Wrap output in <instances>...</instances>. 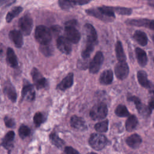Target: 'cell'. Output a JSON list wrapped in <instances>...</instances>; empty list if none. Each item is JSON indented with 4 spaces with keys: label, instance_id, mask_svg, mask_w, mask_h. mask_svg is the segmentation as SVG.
I'll use <instances>...</instances> for the list:
<instances>
[{
    "label": "cell",
    "instance_id": "obj_1",
    "mask_svg": "<svg viewBox=\"0 0 154 154\" xmlns=\"http://www.w3.org/2000/svg\"><path fill=\"white\" fill-rule=\"evenodd\" d=\"M34 37L40 45L50 43L52 39V34L49 28L43 25H38L35 28Z\"/></svg>",
    "mask_w": 154,
    "mask_h": 154
},
{
    "label": "cell",
    "instance_id": "obj_2",
    "mask_svg": "<svg viewBox=\"0 0 154 154\" xmlns=\"http://www.w3.org/2000/svg\"><path fill=\"white\" fill-rule=\"evenodd\" d=\"M90 146L96 150H100L105 148L109 143L106 137L100 134H92L88 140Z\"/></svg>",
    "mask_w": 154,
    "mask_h": 154
},
{
    "label": "cell",
    "instance_id": "obj_3",
    "mask_svg": "<svg viewBox=\"0 0 154 154\" xmlns=\"http://www.w3.org/2000/svg\"><path fill=\"white\" fill-rule=\"evenodd\" d=\"M108 114L107 106L104 103L94 105L90 111V116L93 120H101L106 117Z\"/></svg>",
    "mask_w": 154,
    "mask_h": 154
},
{
    "label": "cell",
    "instance_id": "obj_4",
    "mask_svg": "<svg viewBox=\"0 0 154 154\" xmlns=\"http://www.w3.org/2000/svg\"><path fill=\"white\" fill-rule=\"evenodd\" d=\"M33 26V22L30 16L26 14L22 16L19 20V26L20 32L25 35L30 34Z\"/></svg>",
    "mask_w": 154,
    "mask_h": 154
},
{
    "label": "cell",
    "instance_id": "obj_5",
    "mask_svg": "<svg viewBox=\"0 0 154 154\" xmlns=\"http://www.w3.org/2000/svg\"><path fill=\"white\" fill-rule=\"evenodd\" d=\"M31 74L34 84L37 89L45 88L48 85L46 79L42 76L37 69L34 67L31 70Z\"/></svg>",
    "mask_w": 154,
    "mask_h": 154
},
{
    "label": "cell",
    "instance_id": "obj_6",
    "mask_svg": "<svg viewBox=\"0 0 154 154\" xmlns=\"http://www.w3.org/2000/svg\"><path fill=\"white\" fill-rule=\"evenodd\" d=\"M103 61V55L101 51L96 53L93 60L90 63L89 71L91 73H96L99 72Z\"/></svg>",
    "mask_w": 154,
    "mask_h": 154
},
{
    "label": "cell",
    "instance_id": "obj_7",
    "mask_svg": "<svg viewBox=\"0 0 154 154\" xmlns=\"http://www.w3.org/2000/svg\"><path fill=\"white\" fill-rule=\"evenodd\" d=\"M114 72L116 77L121 80L125 79L129 75V69L128 64L125 61H119L115 66Z\"/></svg>",
    "mask_w": 154,
    "mask_h": 154
},
{
    "label": "cell",
    "instance_id": "obj_8",
    "mask_svg": "<svg viewBox=\"0 0 154 154\" xmlns=\"http://www.w3.org/2000/svg\"><path fill=\"white\" fill-rule=\"evenodd\" d=\"M128 100L131 101V102H133L136 106L137 109L138 110V112L143 116H149L152 111L150 110L148 106L143 104L141 100L137 96H130L129 97H128Z\"/></svg>",
    "mask_w": 154,
    "mask_h": 154
},
{
    "label": "cell",
    "instance_id": "obj_9",
    "mask_svg": "<svg viewBox=\"0 0 154 154\" xmlns=\"http://www.w3.org/2000/svg\"><path fill=\"white\" fill-rule=\"evenodd\" d=\"M65 37L71 43H78L81 39V34L75 26H65Z\"/></svg>",
    "mask_w": 154,
    "mask_h": 154
},
{
    "label": "cell",
    "instance_id": "obj_10",
    "mask_svg": "<svg viewBox=\"0 0 154 154\" xmlns=\"http://www.w3.org/2000/svg\"><path fill=\"white\" fill-rule=\"evenodd\" d=\"M57 46L60 52L67 55L72 51L71 42L64 36H59L57 38Z\"/></svg>",
    "mask_w": 154,
    "mask_h": 154
},
{
    "label": "cell",
    "instance_id": "obj_11",
    "mask_svg": "<svg viewBox=\"0 0 154 154\" xmlns=\"http://www.w3.org/2000/svg\"><path fill=\"white\" fill-rule=\"evenodd\" d=\"M84 29L86 35V42L96 45L97 43V35L94 26L90 23H86L84 26Z\"/></svg>",
    "mask_w": 154,
    "mask_h": 154
},
{
    "label": "cell",
    "instance_id": "obj_12",
    "mask_svg": "<svg viewBox=\"0 0 154 154\" xmlns=\"http://www.w3.org/2000/svg\"><path fill=\"white\" fill-rule=\"evenodd\" d=\"M85 13L88 15L94 17L99 20H101L105 22H112L113 20L112 18L107 17L105 15H104L102 13V12L100 10L99 7L91 8L87 9L85 10Z\"/></svg>",
    "mask_w": 154,
    "mask_h": 154
},
{
    "label": "cell",
    "instance_id": "obj_13",
    "mask_svg": "<svg viewBox=\"0 0 154 154\" xmlns=\"http://www.w3.org/2000/svg\"><path fill=\"white\" fill-rule=\"evenodd\" d=\"M35 98V91L32 84H27L23 85L22 90V99L27 101H32Z\"/></svg>",
    "mask_w": 154,
    "mask_h": 154
},
{
    "label": "cell",
    "instance_id": "obj_14",
    "mask_svg": "<svg viewBox=\"0 0 154 154\" xmlns=\"http://www.w3.org/2000/svg\"><path fill=\"white\" fill-rule=\"evenodd\" d=\"M70 124V126L73 128L80 131H85L87 129V126L84 119L75 115L71 117Z\"/></svg>",
    "mask_w": 154,
    "mask_h": 154
},
{
    "label": "cell",
    "instance_id": "obj_15",
    "mask_svg": "<svg viewBox=\"0 0 154 154\" xmlns=\"http://www.w3.org/2000/svg\"><path fill=\"white\" fill-rule=\"evenodd\" d=\"M9 37L17 48H20L23 45V35L20 31L14 29L9 32Z\"/></svg>",
    "mask_w": 154,
    "mask_h": 154
},
{
    "label": "cell",
    "instance_id": "obj_16",
    "mask_svg": "<svg viewBox=\"0 0 154 154\" xmlns=\"http://www.w3.org/2000/svg\"><path fill=\"white\" fill-rule=\"evenodd\" d=\"M73 84V74L69 73L58 84L57 88L64 91L72 87Z\"/></svg>",
    "mask_w": 154,
    "mask_h": 154
},
{
    "label": "cell",
    "instance_id": "obj_17",
    "mask_svg": "<svg viewBox=\"0 0 154 154\" xmlns=\"http://www.w3.org/2000/svg\"><path fill=\"white\" fill-rule=\"evenodd\" d=\"M4 92L12 102H16L17 99V93L15 88L10 82H8L5 84Z\"/></svg>",
    "mask_w": 154,
    "mask_h": 154
},
{
    "label": "cell",
    "instance_id": "obj_18",
    "mask_svg": "<svg viewBox=\"0 0 154 154\" xmlns=\"http://www.w3.org/2000/svg\"><path fill=\"white\" fill-rule=\"evenodd\" d=\"M126 143L132 149H137L141 144L142 139L139 135L134 134L129 136L126 139Z\"/></svg>",
    "mask_w": 154,
    "mask_h": 154
},
{
    "label": "cell",
    "instance_id": "obj_19",
    "mask_svg": "<svg viewBox=\"0 0 154 154\" xmlns=\"http://www.w3.org/2000/svg\"><path fill=\"white\" fill-rule=\"evenodd\" d=\"M136 58L139 65L144 67L147 63V57L146 52L140 48H136L135 49Z\"/></svg>",
    "mask_w": 154,
    "mask_h": 154
},
{
    "label": "cell",
    "instance_id": "obj_20",
    "mask_svg": "<svg viewBox=\"0 0 154 154\" xmlns=\"http://www.w3.org/2000/svg\"><path fill=\"white\" fill-rule=\"evenodd\" d=\"M15 134L13 131H9L7 134L5 135L4 138L2 139L1 145L7 149L8 151L11 150V149L13 147V145L12 144V141L14 138Z\"/></svg>",
    "mask_w": 154,
    "mask_h": 154
},
{
    "label": "cell",
    "instance_id": "obj_21",
    "mask_svg": "<svg viewBox=\"0 0 154 154\" xmlns=\"http://www.w3.org/2000/svg\"><path fill=\"white\" fill-rule=\"evenodd\" d=\"M113 81V73L110 69L104 70L100 75L99 82L103 85H108L111 84Z\"/></svg>",
    "mask_w": 154,
    "mask_h": 154
},
{
    "label": "cell",
    "instance_id": "obj_22",
    "mask_svg": "<svg viewBox=\"0 0 154 154\" xmlns=\"http://www.w3.org/2000/svg\"><path fill=\"white\" fill-rule=\"evenodd\" d=\"M134 39L141 46H144L147 44L148 38L146 33L142 31L137 30L133 35Z\"/></svg>",
    "mask_w": 154,
    "mask_h": 154
},
{
    "label": "cell",
    "instance_id": "obj_23",
    "mask_svg": "<svg viewBox=\"0 0 154 154\" xmlns=\"http://www.w3.org/2000/svg\"><path fill=\"white\" fill-rule=\"evenodd\" d=\"M7 61L11 67H16L18 66L17 57L11 48H8L7 51Z\"/></svg>",
    "mask_w": 154,
    "mask_h": 154
},
{
    "label": "cell",
    "instance_id": "obj_24",
    "mask_svg": "<svg viewBox=\"0 0 154 154\" xmlns=\"http://www.w3.org/2000/svg\"><path fill=\"white\" fill-rule=\"evenodd\" d=\"M137 79L140 84L145 88H149L150 87L151 84L148 79L147 74L144 70H139L137 72Z\"/></svg>",
    "mask_w": 154,
    "mask_h": 154
},
{
    "label": "cell",
    "instance_id": "obj_25",
    "mask_svg": "<svg viewBox=\"0 0 154 154\" xmlns=\"http://www.w3.org/2000/svg\"><path fill=\"white\" fill-rule=\"evenodd\" d=\"M138 119L134 115L129 116L125 123L126 129L128 132L132 131L138 125Z\"/></svg>",
    "mask_w": 154,
    "mask_h": 154
},
{
    "label": "cell",
    "instance_id": "obj_26",
    "mask_svg": "<svg viewBox=\"0 0 154 154\" xmlns=\"http://www.w3.org/2000/svg\"><path fill=\"white\" fill-rule=\"evenodd\" d=\"M116 54L119 61H125L126 57L120 41L118 40L116 45Z\"/></svg>",
    "mask_w": 154,
    "mask_h": 154
},
{
    "label": "cell",
    "instance_id": "obj_27",
    "mask_svg": "<svg viewBox=\"0 0 154 154\" xmlns=\"http://www.w3.org/2000/svg\"><path fill=\"white\" fill-rule=\"evenodd\" d=\"M49 140L52 144L59 149L62 148L64 145V141L55 132H52L49 135Z\"/></svg>",
    "mask_w": 154,
    "mask_h": 154
},
{
    "label": "cell",
    "instance_id": "obj_28",
    "mask_svg": "<svg viewBox=\"0 0 154 154\" xmlns=\"http://www.w3.org/2000/svg\"><path fill=\"white\" fill-rule=\"evenodd\" d=\"M94 46H95V45H94L93 43L86 42L85 47H84V48L83 49V50L81 52L82 58H89L91 54L92 53V52L94 49Z\"/></svg>",
    "mask_w": 154,
    "mask_h": 154
},
{
    "label": "cell",
    "instance_id": "obj_29",
    "mask_svg": "<svg viewBox=\"0 0 154 154\" xmlns=\"http://www.w3.org/2000/svg\"><path fill=\"white\" fill-rule=\"evenodd\" d=\"M23 8L21 7H16L13 8L10 11H9L6 16V21L7 22H10L14 17H16L18 14H19Z\"/></svg>",
    "mask_w": 154,
    "mask_h": 154
},
{
    "label": "cell",
    "instance_id": "obj_30",
    "mask_svg": "<svg viewBox=\"0 0 154 154\" xmlns=\"http://www.w3.org/2000/svg\"><path fill=\"white\" fill-rule=\"evenodd\" d=\"M109 8L114 12V13H116L120 15H131L132 13V10L129 8L122 7H109Z\"/></svg>",
    "mask_w": 154,
    "mask_h": 154
},
{
    "label": "cell",
    "instance_id": "obj_31",
    "mask_svg": "<svg viewBox=\"0 0 154 154\" xmlns=\"http://www.w3.org/2000/svg\"><path fill=\"white\" fill-rule=\"evenodd\" d=\"M115 114L116 116L120 117H128L130 116V113L128 110L127 108L123 105H119L116 109H115Z\"/></svg>",
    "mask_w": 154,
    "mask_h": 154
},
{
    "label": "cell",
    "instance_id": "obj_32",
    "mask_svg": "<svg viewBox=\"0 0 154 154\" xmlns=\"http://www.w3.org/2000/svg\"><path fill=\"white\" fill-rule=\"evenodd\" d=\"M60 7L64 10H68L72 8L76 4L73 0H58Z\"/></svg>",
    "mask_w": 154,
    "mask_h": 154
},
{
    "label": "cell",
    "instance_id": "obj_33",
    "mask_svg": "<svg viewBox=\"0 0 154 154\" xmlns=\"http://www.w3.org/2000/svg\"><path fill=\"white\" fill-rule=\"evenodd\" d=\"M40 52L45 56L49 57L52 55L54 49L50 43L46 45H40Z\"/></svg>",
    "mask_w": 154,
    "mask_h": 154
},
{
    "label": "cell",
    "instance_id": "obj_34",
    "mask_svg": "<svg viewBox=\"0 0 154 154\" xmlns=\"http://www.w3.org/2000/svg\"><path fill=\"white\" fill-rule=\"evenodd\" d=\"M94 129L98 132H106L108 129V120H105L96 123Z\"/></svg>",
    "mask_w": 154,
    "mask_h": 154
},
{
    "label": "cell",
    "instance_id": "obj_35",
    "mask_svg": "<svg viewBox=\"0 0 154 154\" xmlns=\"http://www.w3.org/2000/svg\"><path fill=\"white\" fill-rule=\"evenodd\" d=\"M31 132L30 129L25 125H22L19 129V135L22 138L27 137Z\"/></svg>",
    "mask_w": 154,
    "mask_h": 154
},
{
    "label": "cell",
    "instance_id": "obj_36",
    "mask_svg": "<svg viewBox=\"0 0 154 154\" xmlns=\"http://www.w3.org/2000/svg\"><path fill=\"white\" fill-rule=\"evenodd\" d=\"M44 120H45L44 116L40 112H37L34 114L33 117V121L35 126L37 127L40 126V125L43 123Z\"/></svg>",
    "mask_w": 154,
    "mask_h": 154
},
{
    "label": "cell",
    "instance_id": "obj_37",
    "mask_svg": "<svg viewBox=\"0 0 154 154\" xmlns=\"http://www.w3.org/2000/svg\"><path fill=\"white\" fill-rule=\"evenodd\" d=\"M90 61L88 58H82L79 59L77 63V67L78 69L81 70H85L88 67H89Z\"/></svg>",
    "mask_w": 154,
    "mask_h": 154
},
{
    "label": "cell",
    "instance_id": "obj_38",
    "mask_svg": "<svg viewBox=\"0 0 154 154\" xmlns=\"http://www.w3.org/2000/svg\"><path fill=\"white\" fill-rule=\"evenodd\" d=\"M4 122H5V125L8 128H13L16 125V123H15V122L14 120L11 118V117H9L8 116H5L4 117Z\"/></svg>",
    "mask_w": 154,
    "mask_h": 154
},
{
    "label": "cell",
    "instance_id": "obj_39",
    "mask_svg": "<svg viewBox=\"0 0 154 154\" xmlns=\"http://www.w3.org/2000/svg\"><path fill=\"white\" fill-rule=\"evenodd\" d=\"M64 154H80L78 150L71 146H67L64 148Z\"/></svg>",
    "mask_w": 154,
    "mask_h": 154
},
{
    "label": "cell",
    "instance_id": "obj_40",
    "mask_svg": "<svg viewBox=\"0 0 154 154\" xmlns=\"http://www.w3.org/2000/svg\"><path fill=\"white\" fill-rule=\"evenodd\" d=\"M50 31L51 34L54 35H58L61 31V27L58 25H54L50 28Z\"/></svg>",
    "mask_w": 154,
    "mask_h": 154
},
{
    "label": "cell",
    "instance_id": "obj_41",
    "mask_svg": "<svg viewBox=\"0 0 154 154\" xmlns=\"http://www.w3.org/2000/svg\"><path fill=\"white\" fill-rule=\"evenodd\" d=\"M16 0H0V7H5L13 4Z\"/></svg>",
    "mask_w": 154,
    "mask_h": 154
},
{
    "label": "cell",
    "instance_id": "obj_42",
    "mask_svg": "<svg viewBox=\"0 0 154 154\" xmlns=\"http://www.w3.org/2000/svg\"><path fill=\"white\" fill-rule=\"evenodd\" d=\"M148 106L151 111L154 109V91H153L151 92V97L149 100Z\"/></svg>",
    "mask_w": 154,
    "mask_h": 154
},
{
    "label": "cell",
    "instance_id": "obj_43",
    "mask_svg": "<svg viewBox=\"0 0 154 154\" xmlns=\"http://www.w3.org/2000/svg\"><path fill=\"white\" fill-rule=\"evenodd\" d=\"M144 27L154 31V20H149L147 19Z\"/></svg>",
    "mask_w": 154,
    "mask_h": 154
},
{
    "label": "cell",
    "instance_id": "obj_44",
    "mask_svg": "<svg viewBox=\"0 0 154 154\" xmlns=\"http://www.w3.org/2000/svg\"><path fill=\"white\" fill-rule=\"evenodd\" d=\"M77 20L75 19H72L67 21L65 23V26H76L77 25Z\"/></svg>",
    "mask_w": 154,
    "mask_h": 154
},
{
    "label": "cell",
    "instance_id": "obj_45",
    "mask_svg": "<svg viewBox=\"0 0 154 154\" xmlns=\"http://www.w3.org/2000/svg\"><path fill=\"white\" fill-rule=\"evenodd\" d=\"M74 1V2L75 3V4H78L79 5H82L86 4L89 3L91 0H73Z\"/></svg>",
    "mask_w": 154,
    "mask_h": 154
},
{
    "label": "cell",
    "instance_id": "obj_46",
    "mask_svg": "<svg viewBox=\"0 0 154 154\" xmlns=\"http://www.w3.org/2000/svg\"><path fill=\"white\" fill-rule=\"evenodd\" d=\"M2 53V49L1 48H0V55H1Z\"/></svg>",
    "mask_w": 154,
    "mask_h": 154
},
{
    "label": "cell",
    "instance_id": "obj_47",
    "mask_svg": "<svg viewBox=\"0 0 154 154\" xmlns=\"http://www.w3.org/2000/svg\"><path fill=\"white\" fill-rule=\"evenodd\" d=\"M87 154H97V153H96L94 152H90V153H88Z\"/></svg>",
    "mask_w": 154,
    "mask_h": 154
},
{
    "label": "cell",
    "instance_id": "obj_48",
    "mask_svg": "<svg viewBox=\"0 0 154 154\" xmlns=\"http://www.w3.org/2000/svg\"><path fill=\"white\" fill-rule=\"evenodd\" d=\"M152 40H153V43H154V35H152Z\"/></svg>",
    "mask_w": 154,
    "mask_h": 154
},
{
    "label": "cell",
    "instance_id": "obj_49",
    "mask_svg": "<svg viewBox=\"0 0 154 154\" xmlns=\"http://www.w3.org/2000/svg\"><path fill=\"white\" fill-rule=\"evenodd\" d=\"M149 1H152V0H149Z\"/></svg>",
    "mask_w": 154,
    "mask_h": 154
},
{
    "label": "cell",
    "instance_id": "obj_50",
    "mask_svg": "<svg viewBox=\"0 0 154 154\" xmlns=\"http://www.w3.org/2000/svg\"><path fill=\"white\" fill-rule=\"evenodd\" d=\"M63 154H64V153H63Z\"/></svg>",
    "mask_w": 154,
    "mask_h": 154
}]
</instances>
